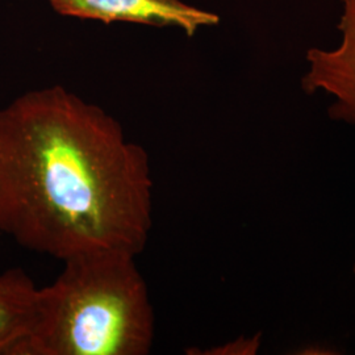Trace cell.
I'll use <instances>...</instances> for the list:
<instances>
[{"instance_id":"cell-2","label":"cell","mask_w":355,"mask_h":355,"mask_svg":"<svg viewBox=\"0 0 355 355\" xmlns=\"http://www.w3.org/2000/svg\"><path fill=\"white\" fill-rule=\"evenodd\" d=\"M64 265L38 288L32 327L12 355L149 354L155 316L136 257L104 252Z\"/></svg>"},{"instance_id":"cell-6","label":"cell","mask_w":355,"mask_h":355,"mask_svg":"<svg viewBox=\"0 0 355 355\" xmlns=\"http://www.w3.org/2000/svg\"><path fill=\"white\" fill-rule=\"evenodd\" d=\"M259 336H255L253 338H239L232 343H225L223 346H218L215 349L203 352L202 354L212 355H249L255 354L259 347Z\"/></svg>"},{"instance_id":"cell-1","label":"cell","mask_w":355,"mask_h":355,"mask_svg":"<svg viewBox=\"0 0 355 355\" xmlns=\"http://www.w3.org/2000/svg\"><path fill=\"white\" fill-rule=\"evenodd\" d=\"M152 227L149 155L112 116L61 86L0 110V233L64 262L137 257Z\"/></svg>"},{"instance_id":"cell-7","label":"cell","mask_w":355,"mask_h":355,"mask_svg":"<svg viewBox=\"0 0 355 355\" xmlns=\"http://www.w3.org/2000/svg\"><path fill=\"white\" fill-rule=\"evenodd\" d=\"M354 272H355V266H354Z\"/></svg>"},{"instance_id":"cell-5","label":"cell","mask_w":355,"mask_h":355,"mask_svg":"<svg viewBox=\"0 0 355 355\" xmlns=\"http://www.w3.org/2000/svg\"><path fill=\"white\" fill-rule=\"evenodd\" d=\"M38 287L21 268L0 274V355H12L32 327Z\"/></svg>"},{"instance_id":"cell-4","label":"cell","mask_w":355,"mask_h":355,"mask_svg":"<svg viewBox=\"0 0 355 355\" xmlns=\"http://www.w3.org/2000/svg\"><path fill=\"white\" fill-rule=\"evenodd\" d=\"M58 13L103 23L127 21L157 26H179L192 36L200 26L218 24V16L180 0H51Z\"/></svg>"},{"instance_id":"cell-3","label":"cell","mask_w":355,"mask_h":355,"mask_svg":"<svg viewBox=\"0 0 355 355\" xmlns=\"http://www.w3.org/2000/svg\"><path fill=\"white\" fill-rule=\"evenodd\" d=\"M338 31L343 38L336 49L306 51L308 71L302 78L306 94L324 91L336 98L329 107L333 120L355 124V0H343Z\"/></svg>"}]
</instances>
